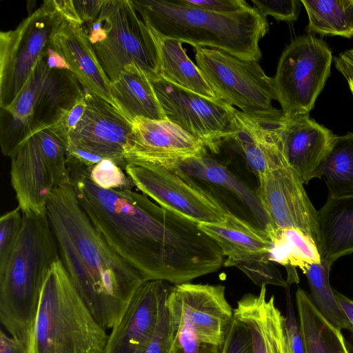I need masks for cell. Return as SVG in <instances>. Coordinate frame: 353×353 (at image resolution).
I'll list each match as a JSON object with an SVG mask.
<instances>
[{
    "label": "cell",
    "mask_w": 353,
    "mask_h": 353,
    "mask_svg": "<svg viewBox=\"0 0 353 353\" xmlns=\"http://www.w3.org/2000/svg\"><path fill=\"white\" fill-rule=\"evenodd\" d=\"M70 185L81 207L110 246L144 281L174 285L216 272L223 254L198 223L132 190H105L89 168L67 158Z\"/></svg>",
    "instance_id": "6da1fadb"
},
{
    "label": "cell",
    "mask_w": 353,
    "mask_h": 353,
    "mask_svg": "<svg viewBox=\"0 0 353 353\" xmlns=\"http://www.w3.org/2000/svg\"><path fill=\"white\" fill-rule=\"evenodd\" d=\"M46 215L72 283L98 322L112 330L145 281L142 276L95 228L70 184L52 192Z\"/></svg>",
    "instance_id": "7a4b0ae2"
},
{
    "label": "cell",
    "mask_w": 353,
    "mask_h": 353,
    "mask_svg": "<svg viewBox=\"0 0 353 353\" xmlns=\"http://www.w3.org/2000/svg\"><path fill=\"white\" fill-rule=\"evenodd\" d=\"M130 1L146 26L162 37L244 60L258 61L262 57L259 42L268 31V23L255 7L219 14L183 0Z\"/></svg>",
    "instance_id": "3957f363"
},
{
    "label": "cell",
    "mask_w": 353,
    "mask_h": 353,
    "mask_svg": "<svg viewBox=\"0 0 353 353\" xmlns=\"http://www.w3.org/2000/svg\"><path fill=\"white\" fill-rule=\"evenodd\" d=\"M60 259L46 214L23 213L21 229L0 272V321L10 336L28 348L46 276Z\"/></svg>",
    "instance_id": "277c9868"
},
{
    "label": "cell",
    "mask_w": 353,
    "mask_h": 353,
    "mask_svg": "<svg viewBox=\"0 0 353 353\" xmlns=\"http://www.w3.org/2000/svg\"><path fill=\"white\" fill-rule=\"evenodd\" d=\"M108 338L59 259L43 283L28 353H105Z\"/></svg>",
    "instance_id": "5b68a950"
},
{
    "label": "cell",
    "mask_w": 353,
    "mask_h": 353,
    "mask_svg": "<svg viewBox=\"0 0 353 353\" xmlns=\"http://www.w3.org/2000/svg\"><path fill=\"white\" fill-rule=\"evenodd\" d=\"M84 94L70 70L50 68L45 58L39 60L14 101L1 108L3 154L10 157L26 141L62 121Z\"/></svg>",
    "instance_id": "8992f818"
},
{
    "label": "cell",
    "mask_w": 353,
    "mask_h": 353,
    "mask_svg": "<svg viewBox=\"0 0 353 353\" xmlns=\"http://www.w3.org/2000/svg\"><path fill=\"white\" fill-rule=\"evenodd\" d=\"M166 305L167 353H223L234 317L225 286L174 285Z\"/></svg>",
    "instance_id": "52a82bcc"
},
{
    "label": "cell",
    "mask_w": 353,
    "mask_h": 353,
    "mask_svg": "<svg viewBox=\"0 0 353 353\" xmlns=\"http://www.w3.org/2000/svg\"><path fill=\"white\" fill-rule=\"evenodd\" d=\"M86 32L111 82L130 65L139 67L149 79L159 76L155 43L130 0H104L98 19Z\"/></svg>",
    "instance_id": "ba28073f"
},
{
    "label": "cell",
    "mask_w": 353,
    "mask_h": 353,
    "mask_svg": "<svg viewBox=\"0 0 353 353\" xmlns=\"http://www.w3.org/2000/svg\"><path fill=\"white\" fill-rule=\"evenodd\" d=\"M197 67L216 97L265 125L276 124L283 115L274 108L273 78L257 61L239 59L223 51L194 48Z\"/></svg>",
    "instance_id": "9c48e42d"
},
{
    "label": "cell",
    "mask_w": 353,
    "mask_h": 353,
    "mask_svg": "<svg viewBox=\"0 0 353 353\" xmlns=\"http://www.w3.org/2000/svg\"><path fill=\"white\" fill-rule=\"evenodd\" d=\"M53 0L45 1L14 30L0 32V108L16 99L38 61L47 55L65 21Z\"/></svg>",
    "instance_id": "30bf717a"
},
{
    "label": "cell",
    "mask_w": 353,
    "mask_h": 353,
    "mask_svg": "<svg viewBox=\"0 0 353 353\" xmlns=\"http://www.w3.org/2000/svg\"><path fill=\"white\" fill-rule=\"evenodd\" d=\"M332 54L312 34L295 38L282 52L273 78L284 115L309 114L330 74Z\"/></svg>",
    "instance_id": "8fae6325"
},
{
    "label": "cell",
    "mask_w": 353,
    "mask_h": 353,
    "mask_svg": "<svg viewBox=\"0 0 353 353\" xmlns=\"http://www.w3.org/2000/svg\"><path fill=\"white\" fill-rule=\"evenodd\" d=\"M166 119L218 153L236 132V108L219 99L203 97L160 76L150 79Z\"/></svg>",
    "instance_id": "7c38bea8"
},
{
    "label": "cell",
    "mask_w": 353,
    "mask_h": 353,
    "mask_svg": "<svg viewBox=\"0 0 353 353\" xmlns=\"http://www.w3.org/2000/svg\"><path fill=\"white\" fill-rule=\"evenodd\" d=\"M161 166L170 168L212 197L229 214L265 231L272 224L256 194L243 180L208 152Z\"/></svg>",
    "instance_id": "4fadbf2b"
},
{
    "label": "cell",
    "mask_w": 353,
    "mask_h": 353,
    "mask_svg": "<svg viewBox=\"0 0 353 353\" xmlns=\"http://www.w3.org/2000/svg\"><path fill=\"white\" fill-rule=\"evenodd\" d=\"M124 170L143 194L164 209L198 224L220 223L227 214L212 197L170 168L127 163Z\"/></svg>",
    "instance_id": "5bb4252c"
},
{
    "label": "cell",
    "mask_w": 353,
    "mask_h": 353,
    "mask_svg": "<svg viewBox=\"0 0 353 353\" xmlns=\"http://www.w3.org/2000/svg\"><path fill=\"white\" fill-rule=\"evenodd\" d=\"M10 180L23 213L43 214L48 201L59 187L70 184L67 163L46 156L33 136L10 157Z\"/></svg>",
    "instance_id": "9a60e30c"
},
{
    "label": "cell",
    "mask_w": 353,
    "mask_h": 353,
    "mask_svg": "<svg viewBox=\"0 0 353 353\" xmlns=\"http://www.w3.org/2000/svg\"><path fill=\"white\" fill-rule=\"evenodd\" d=\"M258 181L256 192L271 223L278 228L303 231L319 250L318 211L298 174L286 165L268 172Z\"/></svg>",
    "instance_id": "2e32d148"
},
{
    "label": "cell",
    "mask_w": 353,
    "mask_h": 353,
    "mask_svg": "<svg viewBox=\"0 0 353 353\" xmlns=\"http://www.w3.org/2000/svg\"><path fill=\"white\" fill-rule=\"evenodd\" d=\"M124 147L127 163L162 165L208 152L201 141L168 119L137 117Z\"/></svg>",
    "instance_id": "e0dca14e"
},
{
    "label": "cell",
    "mask_w": 353,
    "mask_h": 353,
    "mask_svg": "<svg viewBox=\"0 0 353 353\" xmlns=\"http://www.w3.org/2000/svg\"><path fill=\"white\" fill-rule=\"evenodd\" d=\"M288 165L304 184L322 178L325 157L335 137L309 114L283 115L271 126Z\"/></svg>",
    "instance_id": "ac0fdd59"
},
{
    "label": "cell",
    "mask_w": 353,
    "mask_h": 353,
    "mask_svg": "<svg viewBox=\"0 0 353 353\" xmlns=\"http://www.w3.org/2000/svg\"><path fill=\"white\" fill-rule=\"evenodd\" d=\"M85 99L84 114L70 132L68 144L111 159L125 169L123 150L132 132V123L104 99L89 92H85Z\"/></svg>",
    "instance_id": "d6986e66"
},
{
    "label": "cell",
    "mask_w": 353,
    "mask_h": 353,
    "mask_svg": "<svg viewBox=\"0 0 353 353\" xmlns=\"http://www.w3.org/2000/svg\"><path fill=\"white\" fill-rule=\"evenodd\" d=\"M162 280L145 281L120 322L111 330L105 353H139L153 335L166 307L172 286Z\"/></svg>",
    "instance_id": "ffe728a7"
},
{
    "label": "cell",
    "mask_w": 353,
    "mask_h": 353,
    "mask_svg": "<svg viewBox=\"0 0 353 353\" xmlns=\"http://www.w3.org/2000/svg\"><path fill=\"white\" fill-rule=\"evenodd\" d=\"M52 48L63 57L70 70L87 92L114 106L111 81L101 67L83 26L65 21L53 36Z\"/></svg>",
    "instance_id": "44dd1931"
},
{
    "label": "cell",
    "mask_w": 353,
    "mask_h": 353,
    "mask_svg": "<svg viewBox=\"0 0 353 353\" xmlns=\"http://www.w3.org/2000/svg\"><path fill=\"white\" fill-rule=\"evenodd\" d=\"M234 316L247 326L252 353H292L285 316L276 305L274 296L267 297L266 285L257 294L243 295L237 301Z\"/></svg>",
    "instance_id": "7402d4cb"
},
{
    "label": "cell",
    "mask_w": 353,
    "mask_h": 353,
    "mask_svg": "<svg viewBox=\"0 0 353 353\" xmlns=\"http://www.w3.org/2000/svg\"><path fill=\"white\" fill-rule=\"evenodd\" d=\"M198 225L220 246L225 257L224 267L268 257L271 241L266 232L237 216L227 213L220 223Z\"/></svg>",
    "instance_id": "603a6c76"
},
{
    "label": "cell",
    "mask_w": 353,
    "mask_h": 353,
    "mask_svg": "<svg viewBox=\"0 0 353 353\" xmlns=\"http://www.w3.org/2000/svg\"><path fill=\"white\" fill-rule=\"evenodd\" d=\"M235 118L238 129L225 143H232L240 152L257 179L270 170L288 165L271 125L263 124L237 109Z\"/></svg>",
    "instance_id": "cb8c5ba5"
},
{
    "label": "cell",
    "mask_w": 353,
    "mask_h": 353,
    "mask_svg": "<svg viewBox=\"0 0 353 353\" xmlns=\"http://www.w3.org/2000/svg\"><path fill=\"white\" fill-rule=\"evenodd\" d=\"M110 89L114 107L131 123L137 117L167 119L148 76L136 65L125 67Z\"/></svg>",
    "instance_id": "d4e9b609"
},
{
    "label": "cell",
    "mask_w": 353,
    "mask_h": 353,
    "mask_svg": "<svg viewBox=\"0 0 353 353\" xmlns=\"http://www.w3.org/2000/svg\"><path fill=\"white\" fill-rule=\"evenodd\" d=\"M321 259L334 262L353 253V196H327L318 210Z\"/></svg>",
    "instance_id": "484cf974"
},
{
    "label": "cell",
    "mask_w": 353,
    "mask_h": 353,
    "mask_svg": "<svg viewBox=\"0 0 353 353\" xmlns=\"http://www.w3.org/2000/svg\"><path fill=\"white\" fill-rule=\"evenodd\" d=\"M148 29L157 50L159 76L203 97L218 99L196 64L187 55L183 43Z\"/></svg>",
    "instance_id": "4316f807"
},
{
    "label": "cell",
    "mask_w": 353,
    "mask_h": 353,
    "mask_svg": "<svg viewBox=\"0 0 353 353\" xmlns=\"http://www.w3.org/2000/svg\"><path fill=\"white\" fill-rule=\"evenodd\" d=\"M295 299L307 353H350L341 330L323 316L310 294L298 288Z\"/></svg>",
    "instance_id": "83f0119b"
},
{
    "label": "cell",
    "mask_w": 353,
    "mask_h": 353,
    "mask_svg": "<svg viewBox=\"0 0 353 353\" xmlns=\"http://www.w3.org/2000/svg\"><path fill=\"white\" fill-rule=\"evenodd\" d=\"M271 245L268 259L285 267L299 268L305 273L311 264L321 262L314 239L303 231L292 227L278 228L272 224L266 230Z\"/></svg>",
    "instance_id": "f1b7e54d"
},
{
    "label": "cell",
    "mask_w": 353,
    "mask_h": 353,
    "mask_svg": "<svg viewBox=\"0 0 353 353\" xmlns=\"http://www.w3.org/2000/svg\"><path fill=\"white\" fill-rule=\"evenodd\" d=\"M308 30L321 35L353 37V0H301Z\"/></svg>",
    "instance_id": "f546056e"
},
{
    "label": "cell",
    "mask_w": 353,
    "mask_h": 353,
    "mask_svg": "<svg viewBox=\"0 0 353 353\" xmlns=\"http://www.w3.org/2000/svg\"><path fill=\"white\" fill-rule=\"evenodd\" d=\"M322 177L328 196H353V133L335 136L325 157Z\"/></svg>",
    "instance_id": "4dcf8cb0"
},
{
    "label": "cell",
    "mask_w": 353,
    "mask_h": 353,
    "mask_svg": "<svg viewBox=\"0 0 353 353\" xmlns=\"http://www.w3.org/2000/svg\"><path fill=\"white\" fill-rule=\"evenodd\" d=\"M332 263L321 259L318 264H311L305 274L310 290V297L323 316L334 326L351 332V324L341 307L330 283Z\"/></svg>",
    "instance_id": "1f68e13d"
},
{
    "label": "cell",
    "mask_w": 353,
    "mask_h": 353,
    "mask_svg": "<svg viewBox=\"0 0 353 353\" xmlns=\"http://www.w3.org/2000/svg\"><path fill=\"white\" fill-rule=\"evenodd\" d=\"M89 174L92 181L103 189L132 190L134 186L123 168L111 159H103L89 168Z\"/></svg>",
    "instance_id": "d6a6232c"
},
{
    "label": "cell",
    "mask_w": 353,
    "mask_h": 353,
    "mask_svg": "<svg viewBox=\"0 0 353 353\" xmlns=\"http://www.w3.org/2000/svg\"><path fill=\"white\" fill-rule=\"evenodd\" d=\"M235 267L240 269L260 288L267 285L283 288L288 286L280 270L268 257L245 260L236 263Z\"/></svg>",
    "instance_id": "836d02e7"
},
{
    "label": "cell",
    "mask_w": 353,
    "mask_h": 353,
    "mask_svg": "<svg viewBox=\"0 0 353 353\" xmlns=\"http://www.w3.org/2000/svg\"><path fill=\"white\" fill-rule=\"evenodd\" d=\"M23 212L18 206L0 218V272L6 268L19 237Z\"/></svg>",
    "instance_id": "e575fe53"
},
{
    "label": "cell",
    "mask_w": 353,
    "mask_h": 353,
    "mask_svg": "<svg viewBox=\"0 0 353 353\" xmlns=\"http://www.w3.org/2000/svg\"><path fill=\"white\" fill-rule=\"evenodd\" d=\"M252 2L264 18L270 15L277 21L286 22L297 19L301 3L297 0H252Z\"/></svg>",
    "instance_id": "d590c367"
},
{
    "label": "cell",
    "mask_w": 353,
    "mask_h": 353,
    "mask_svg": "<svg viewBox=\"0 0 353 353\" xmlns=\"http://www.w3.org/2000/svg\"><path fill=\"white\" fill-rule=\"evenodd\" d=\"M223 353H252L250 332L247 326L235 317L231 324Z\"/></svg>",
    "instance_id": "8d00e7d4"
},
{
    "label": "cell",
    "mask_w": 353,
    "mask_h": 353,
    "mask_svg": "<svg viewBox=\"0 0 353 353\" xmlns=\"http://www.w3.org/2000/svg\"><path fill=\"white\" fill-rule=\"evenodd\" d=\"M285 322L292 353H307L289 290L286 292Z\"/></svg>",
    "instance_id": "74e56055"
},
{
    "label": "cell",
    "mask_w": 353,
    "mask_h": 353,
    "mask_svg": "<svg viewBox=\"0 0 353 353\" xmlns=\"http://www.w3.org/2000/svg\"><path fill=\"white\" fill-rule=\"evenodd\" d=\"M188 5L219 14H232L251 6L243 0H183Z\"/></svg>",
    "instance_id": "f35d334b"
},
{
    "label": "cell",
    "mask_w": 353,
    "mask_h": 353,
    "mask_svg": "<svg viewBox=\"0 0 353 353\" xmlns=\"http://www.w3.org/2000/svg\"><path fill=\"white\" fill-rule=\"evenodd\" d=\"M168 348V318L166 305L153 335L139 353H167Z\"/></svg>",
    "instance_id": "ab89813d"
},
{
    "label": "cell",
    "mask_w": 353,
    "mask_h": 353,
    "mask_svg": "<svg viewBox=\"0 0 353 353\" xmlns=\"http://www.w3.org/2000/svg\"><path fill=\"white\" fill-rule=\"evenodd\" d=\"M78 17L83 23L95 21L101 11L104 0H72Z\"/></svg>",
    "instance_id": "60d3db41"
},
{
    "label": "cell",
    "mask_w": 353,
    "mask_h": 353,
    "mask_svg": "<svg viewBox=\"0 0 353 353\" xmlns=\"http://www.w3.org/2000/svg\"><path fill=\"white\" fill-rule=\"evenodd\" d=\"M336 69L346 79L353 95V49L347 50L334 58Z\"/></svg>",
    "instance_id": "b9f144b4"
},
{
    "label": "cell",
    "mask_w": 353,
    "mask_h": 353,
    "mask_svg": "<svg viewBox=\"0 0 353 353\" xmlns=\"http://www.w3.org/2000/svg\"><path fill=\"white\" fill-rule=\"evenodd\" d=\"M86 108L85 94L80 98L68 112L64 119L60 122L64 129L70 133L75 128L82 119Z\"/></svg>",
    "instance_id": "7bdbcfd3"
},
{
    "label": "cell",
    "mask_w": 353,
    "mask_h": 353,
    "mask_svg": "<svg viewBox=\"0 0 353 353\" xmlns=\"http://www.w3.org/2000/svg\"><path fill=\"white\" fill-rule=\"evenodd\" d=\"M0 353H28V350L23 342L1 330Z\"/></svg>",
    "instance_id": "ee69618b"
},
{
    "label": "cell",
    "mask_w": 353,
    "mask_h": 353,
    "mask_svg": "<svg viewBox=\"0 0 353 353\" xmlns=\"http://www.w3.org/2000/svg\"><path fill=\"white\" fill-rule=\"evenodd\" d=\"M53 1L57 9L66 21L72 24L83 26V23L77 15L72 0Z\"/></svg>",
    "instance_id": "f6af8a7d"
},
{
    "label": "cell",
    "mask_w": 353,
    "mask_h": 353,
    "mask_svg": "<svg viewBox=\"0 0 353 353\" xmlns=\"http://www.w3.org/2000/svg\"><path fill=\"white\" fill-rule=\"evenodd\" d=\"M45 60L50 68L70 70L65 59L52 48V46L45 57Z\"/></svg>",
    "instance_id": "bcb514c9"
},
{
    "label": "cell",
    "mask_w": 353,
    "mask_h": 353,
    "mask_svg": "<svg viewBox=\"0 0 353 353\" xmlns=\"http://www.w3.org/2000/svg\"><path fill=\"white\" fill-rule=\"evenodd\" d=\"M334 293L341 307L351 324V333L353 334V300L344 296L335 290Z\"/></svg>",
    "instance_id": "7dc6e473"
}]
</instances>
